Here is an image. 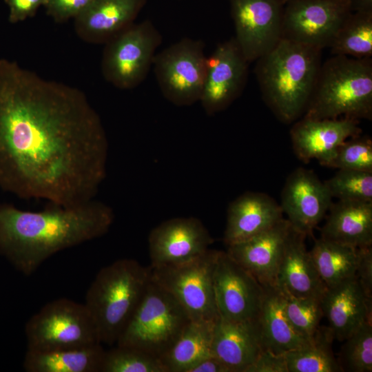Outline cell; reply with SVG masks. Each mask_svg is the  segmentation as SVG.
Instances as JSON below:
<instances>
[{
    "label": "cell",
    "instance_id": "obj_1",
    "mask_svg": "<svg viewBox=\"0 0 372 372\" xmlns=\"http://www.w3.org/2000/svg\"><path fill=\"white\" fill-rule=\"evenodd\" d=\"M108 141L81 90L0 59V187L23 199L74 205L94 199Z\"/></svg>",
    "mask_w": 372,
    "mask_h": 372
},
{
    "label": "cell",
    "instance_id": "obj_2",
    "mask_svg": "<svg viewBox=\"0 0 372 372\" xmlns=\"http://www.w3.org/2000/svg\"><path fill=\"white\" fill-rule=\"evenodd\" d=\"M114 220L113 209L94 199L38 211L0 203V254L30 276L57 252L105 235Z\"/></svg>",
    "mask_w": 372,
    "mask_h": 372
},
{
    "label": "cell",
    "instance_id": "obj_3",
    "mask_svg": "<svg viewBox=\"0 0 372 372\" xmlns=\"http://www.w3.org/2000/svg\"><path fill=\"white\" fill-rule=\"evenodd\" d=\"M322 50L282 38L257 59L256 74L262 97L282 122L305 112L321 67Z\"/></svg>",
    "mask_w": 372,
    "mask_h": 372
},
{
    "label": "cell",
    "instance_id": "obj_4",
    "mask_svg": "<svg viewBox=\"0 0 372 372\" xmlns=\"http://www.w3.org/2000/svg\"><path fill=\"white\" fill-rule=\"evenodd\" d=\"M149 280V267L134 259H118L99 270L83 304L101 344L116 343Z\"/></svg>",
    "mask_w": 372,
    "mask_h": 372
},
{
    "label": "cell",
    "instance_id": "obj_5",
    "mask_svg": "<svg viewBox=\"0 0 372 372\" xmlns=\"http://www.w3.org/2000/svg\"><path fill=\"white\" fill-rule=\"evenodd\" d=\"M303 117H372V60L333 55L321 65Z\"/></svg>",
    "mask_w": 372,
    "mask_h": 372
},
{
    "label": "cell",
    "instance_id": "obj_6",
    "mask_svg": "<svg viewBox=\"0 0 372 372\" xmlns=\"http://www.w3.org/2000/svg\"><path fill=\"white\" fill-rule=\"evenodd\" d=\"M190 320L180 304L150 278L116 344L136 348L161 358Z\"/></svg>",
    "mask_w": 372,
    "mask_h": 372
},
{
    "label": "cell",
    "instance_id": "obj_7",
    "mask_svg": "<svg viewBox=\"0 0 372 372\" xmlns=\"http://www.w3.org/2000/svg\"><path fill=\"white\" fill-rule=\"evenodd\" d=\"M28 350L52 351L87 347L99 341L83 303L59 298L45 304L26 322Z\"/></svg>",
    "mask_w": 372,
    "mask_h": 372
},
{
    "label": "cell",
    "instance_id": "obj_8",
    "mask_svg": "<svg viewBox=\"0 0 372 372\" xmlns=\"http://www.w3.org/2000/svg\"><path fill=\"white\" fill-rule=\"evenodd\" d=\"M218 252L209 249L183 263L149 267L152 280L168 292L192 320L216 321L218 317L214 289Z\"/></svg>",
    "mask_w": 372,
    "mask_h": 372
},
{
    "label": "cell",
    "instance_id": "obj_9",
    "mask_svg": "<svg viewBox=\"0 0 372 372\" xmlns=\"http://www.w3.org/2000/svg\"><path fill=\"white\" fill-rule=\"evenodd\" d=\"M161 42V34L150 21L133 23L105 43L103 77L121 90L137 87L146 78Z\"/></svg>",
    "mask_w": 372,
    "mask_h": 372
},
{
    "label": "cell",
    "instance_id": "obj_10",
    "mask_svg": "<svg viewBox=\"0 0 372 372\" xmlns=\"http://www.w3.org/2000/svg\"><path fill=\"white\" fill-rule=\"evenodd\" d=\"M203 42L184 38L156 54L155 76L164 97L177 106L200 101L206 74Z\"/></svg>",
    "mask_w": 372,
    "mask_h": 372
},
{
    "label": "cell",
    "instance_id": "obj_11",
    "mask_svg": "<svg viewBox=\"0 0 372 372\" xmlns=\"http://www.w3.org/2000/svg\"><path fill=\"white\" fill-rule=\"evenodd\" d=\"M284 6L282 38L321 50L329 48L352 12L350 0H293Z\"/></svg>",
    "mask_w": 372,
    "mask_h": 372
},
{
    "label": "cell",
    "instance_id": "obj_12",
    "mask_svg": "<svg viewBox=\"0 0 372 372\" xmlns=\"http://www.w3.org/2000/svg\"><path fill=\"white\" fill-rule=\"evenodd\" d=\"M236 40L245 59L256 61L282 39L281 0H229Z\"/></svg>",
    "mask_w": 372,
    "mask_h": 372
},
{
    "label": "cell",
    "instance_id": "obj_13",
    "mask_svg": "<svg viewBox=\"0 0 372 372\" xmlns=\"http://www.w3.org/2000/svg\"><path fill=\"white\" fill-rule=\"evenodd\" d=\"M218 316L230 321L257 320L263 286L225 251H219L214 272Z\"/></svg>",
    "mask_w": 372,
    "mask_h": 372
},
{
    "label": "cell",
    "instance_id": "obj_14",
    "mask_svg": "<svg viewBox=\"0 0 372 372\" xmlns=\"http://www.w3.org/2000/svg\"><path fill=\"white\" fill-rule=\"evenodd\" d=\"M249 63L234 38L220 43L207 58L199 101L207 115L225 110L239 96L247 81Z\"/></svg>",
    "mask_w": 372,
    "mask_h": 372
},
{
    "label": "cell",
    "instance_id": "obj_15",
    "mask_svg": "<svg viewBox=\"0 0 372 372\" xmlns=\"http://www.w3.org/2000/svg\"><path fill=\"white\" fill-rule=\"evenodd\" d=\"M214 239L203 223L194 217L163 221L148 236L152 267L189 261L209 249Z\"/></svg>",
    "mask_w": 372,
    "mask_h": 372
},
{
    "label": "cell",
    "instance_id": "obj_16",
    "mask_svg": "<svg viewBox=\"0 0 372 372\" xmlns=\"http://www.w3.org/2000/svg\"><path fill=\"white\" fill-rule=\"evenodd\" d=\"M331 203L324 182L313 171L302 167L288 176L281 193L280 207L291 227L307 236L312 234Z\"/></svg>",
    "mask_w": 372,
    "mask_h": 372
},
{
    "label": "cell",
    "instance_id": "obj_17",
    "mask_svg": "<svg viewBox=\"0 0 372 372\" xmlns=\"http://www.w3.org/2000/svg\"><path fill=\"white\" fill-rule=\"evenodd\" d=\"M282 218L264 231L227 246V254L262 286L276 285V277L291 229Z\"/></svg>",
    "mask_w": 372,
    "mask_h": 372
},
{
    "label": "cell",
    "instance_id": "obj_18",
    "mask_svg": "<svg viewBox=\"0 0 372 372\" xmlns=\"http://www.w3.org/2000/svg\"><path fill=\"white\" fill-rule=\"evenodd\" d=\"M361 132L358 120L303 117L291 128V138L294 152L299 159L305 162L316 159L326 166L339 145Z\"/></svg>",
    "mask_w": 372,
    "mask_h": 372
},
{
    "label": "cell",
    "instance_id": "obj_19",
    "mask_svg": "<svg viewBox=\"0 0 372 372\" xmlns=\"http://www.w3.org/2000/svg\"><path fill=\"white\" fill-rule=\"evenodd\" d=\"M147 0H92L74 19V30L83 41L105 43L134 23Z\"/></svg>",
    "mask_w": 372,
    "mask_h": 372
},
{
    "label": "cell",
    "instance_id": "obj_20",
    "mask_svg": "<svg viewBox=\"0 0 372 372\" xmlns=\"http://www.w3.org/2000/svg\"><path fill=\"white\" fill-rule=\"evenodd\" d=\"M320 304L333 339L343 342L364 321L372 320V300L367 298L355 276L327 288Z\"/></svg>",
    "mask_w": 372,
    "mask_h": 372
},
{
    "label": "cell",
    "instance_id": "obj_21",
    "mask_svg": "<svg viewBox=\"0 0 372 372\" xmlns=\"http://www.w3.org/2000/svg\"><path fill=\"white\" fill-rule=\"evenodd\" d=\"M211 350L231 372H245L264 350L257 320L230 321L218 316Z\"/></svg>",
    "mask_w": 372,
    "mask_h": 372
},
{
    "label": "cell",
    "instance_id": "obj_22",
    "mask_svg": "<svg viewBox=\"0 0 372 372\" xmlns=\"http://www.w3.org/2000/svg\"><path fill=\"white\" fill-rule=\"evenodd\" d=\"M283 218L273 198L260 192H245L229 205L223 240L227 246L247 240Z\"/></svg>",
    "mask_w": 372,
    "mask_h": 372
},
{
    "label": "cell",
    "instance_id": "obj_23",
    "mask_svg": "<svg viewBox=\"0 0 372 372\" xmlns=\"http://www.w3.org/2000/svg\"><path fill=\"white\" fill-rule=\"evenodd\" d=\"M306 237L291 227L279 265L276 285L296 297L321 300L327 287L307 249Z\"/></svg>",
    "mask_w": 372,
    "mask_h": 372
},
{
    "label": "cell",
    "instance_id": "obj_24",
    "mask_svg": "<svg viewBox=\"0 0 372 372\" xmlns=\"http://www.w3.org/2000/svg\"><path fill=\"white\" fill-rule=\"evenodd\" d=\"M320 238L356 248L371 246L372 202H332Z\"/></svg>",
    "mask_w": 372,
    "mask_h": 372
},
{
    "label": "cell",
    "instance_id": "obj_25",
    "mask_svg": "<svg viewBox=\"0 0 372 372\" xmlns=\"http://www.w3.org/2000/svg\"><path fill=\"white\" fill-rule=\"evenodd\" d=\"M264 296L257 322L264 349L285 354L311 342L293 327L285 311L282 292L276 285L263 286Z\"/></svg>",
    "mask_w": 372,
    "mask_h": 372
},
{
    "label": "cell",
    "instance_id": "obj_26",
    "mask_svg": "<svg viewBox=\"0 0 372 372\" xmlns=\"http://www.w3.org/2000/svg\"><path fill=\"white\" fill-rule=\"evenodd\" d=\"M105 351L101 343L52 351L28 350L23 369L27 372H101Z\"/></svg>",
    "mask_w": 372,
    "mask_h": 372
},
{
    "label": "cell",
    "instance_id": "obj_27",
    "mask_svg": "<svg viewBox=\"0 0 372 372\" xmlns=\"http://www.w3.org/2000/svg\"><path fill=\"white\" fill-rule=\"evenodd\" d=\"M215 322L190 320L160 358L167 372H187L200 360L211 355Z\"/></svg>",
    "mask_w": 372,
    "mask_h": 372
},
{
    "label": "cell",
    "instance_id": "obj_28",
    "mask_svg": "<svg viewBox=\"0 0 372 372\" xmlns=\"http://www.w3.org/2000/svg\"><path fill=\"white\" fill-rule=\"evenodd\" d=\"M309 253L327 288L335 287L355 276L359 248L320 238L315 240Z\"/></svg>",
    "mask_w": 372,
    "mask_h": 372
},
{
    "label": "cell",
    "instance_id": "obj_29",
    "mask_svg": "<svg viewBox=\"0 0 372 372\" xmlns=\"http://www.w3.org/2000/svg\"><path fill=\"white\" fill-rule=\"evenodd\" d=\"M333 340L328 327H320L311 342L285 353L288 372H341Z\"/></svg>",
    "mask_w": 372,
    "mask_h": 372
},
{
    "label": "cell",
    "instance_id": "obj_30",
    "mask_svg": "<svg viewBox=\"0 0 372 372\" xmlns=\"http://www.w3.org/2000/svg\"><path fill=\"white\" fill-rule=\"evenodd\" d=\"M333 55L371 58L372 10L351 12L329 46Z\"/></svg>",
    "mask_w": 372,
    "mask_h": 372
},
{
    "label": "cell",
    "instance_id": "obj_31",
    "mask_svg": "<svg viewBox=\"0 0 372 372\" xmlns=\"http://www.w3.org/2000/svg\"><path fill=\"white\" fill-rule=\"evenodd\" d=\"M337 358L342 371H372V320L364 321L344 341Z\"/></svg>",
    "mask_w": 372,
    "mask_h": 372
},
{
    "label": "cell",
    "instance_id": "obj_32",
    "mask_svg": "<svg viewBox=\"0 0 372 372\" xmlns=\"http://www.w3.org/2000/svg\"><path fill=\"white\" fill-rule=\"evenodd\" d=\"M101 372H167L161 359L143 350L116 345L105 351Z\"/></svg>",
    "mask_w": 372,
    "mask_h": 372
},
{
    "label": "cell",
    "instance_id": "obj_33",
    "mask_svg": "<svg viewBox=\"0 0 372 372\" xmlns=\"http://www.w3.org/2000/svg\"><path fill=\"white\" fill-rule=\"evenodd\" d=\"M324 183L332 198L372 202V172L340 169Z\"/></svg>",
    "mask_w": 372,
    "mask_h": 372
},
{
    "label": "cell",
    "instance_id": "obj_34",
    "mask_svg": "<svg viewBox=\"0 0 372 372\" xmlns=\"http://www.w3.org/2000/svg\"><path fill=\"white\" fill-rule=\"evenodd\" d=\"M280 290L285 300V311L290 322L301 335L309 341L313 340L324 316L320 300L296 297Z\"/></svg>",
    "mask_w": 372,
    "mask_h": 372
},
{
    "label": "cell",
    "instance_id": "obj_35",
    "mask_svg": "<svg viewBox=\"0 0 372 372\" xmlns=\"http://www.w3.org/2000/svg\"><path fill=\"white\" fill-rule=\"evenodd\" d=\"M326 167L372 172V141L352 137L336 149Z\"/></svg>",
    "mask_w": 372,
    "mask_h": 372
},
{
    "label": "cell",
    "instance_id": "obj_36",
    "mask_svg": "<svg viewBox=\"0 0 372 372\" xmlns=\"http://www.w3.org/2000/svg\"><path fill=\"white\" fill-rule=\"evenodd\" d=\"M92 0H47L46 13L56 22L62 23L74 19Z\"/></svg>",
    "mask_w": 372,
    "mask_h": 372
},
{
    "label": "cell",
    "instance_id": "obj_37",
    "mask_svg": "<svg viewBox=\"0 0 372 372\" xmlns=\"http://www.w3.org/2000/svg\"><path fill=\"white\" fill-rule=\"evenodd\" d=\"M355 276L367 298L372 300L371 246L359 248V258Z\"/></svg>",
    "mask_w": 372,
    "mask_h": 372
},
{
    "label": "cell",
    "instance_id": "obj_38",
    "mask_svg": "<svg viewBox=\"0 0 372 372\" xmlns=\"http://www.w3.org/2000/svg\"><path fill=\"white\" fill-rule=\"evenodd\" d=\"M245 372H288L285 355L264 349Z\"/></svg>",
    "mask_w": 372,
    "mask_h": 372
},
{
    "label": "cell",
    "instance_id": "obj_39",
    "mask_svg": "<svg viewBox=\"0 0 372 372\" xmlns=\"http://www.w3.org/2000/svg\"><path fill=\"white\" fill-rule=\"evenodd\" d=\"M47 0H5L9 8L8 20L12 23L23 21L35 14Z\"/></svg>",
    "mask_w": 372,
    "mask_h": 372
},
{
    "label": "cell",
    "instance_id": "obj_40",
    "mask_svg": "<svg viewBox=\"0 0 372 372\" xmlns=\"http://www.w3.org/2000/svg\"><path fill=\"white\" fill-rule=\"evenodd\" d=\"M187 372H231V371L218 358L211 355L200 360Z\"/></svg>",
    "mask_w": 372,
    "mask_h": 372
},
{
    "label": "cell",
    "instance_id": "obj_41",
    "mask_svg": "<svg viewBox=\"0 0 372 372\" xmlns=\"http://www.w3.org/2000/svg\"><path fill=\"white\" fill-rule=\"evenodd\" d=\"M352 12L372 10V0H350Z\"/></svg>",
    "mask_w": 372,
    "mask_h": 372
},
{
    "label": "cell",
    "instance_id": "obj_42",
    "mask_svg": "<svg viewBox=\"0 0 372 372\" xmlns=\"http://www.w3.org/2000/svg\"><path fill=\"white\" fill-rule=\"evenodd\" d=\"M281 1L283 3V4L285 5L286 3H287L289 1H293V0H281Z\"/></svg>",
    "mask_w": 372,
    "mask_h": 372
}]
</instances>
